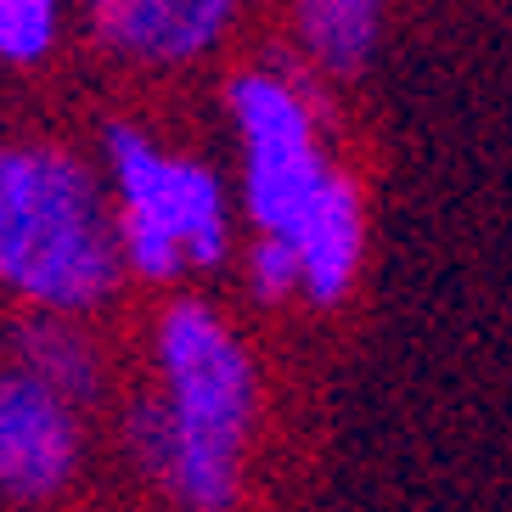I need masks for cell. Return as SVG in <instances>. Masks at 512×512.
<instances>
[{
	"label": "cell",
	"mask_w": 512,
	"mask_h": 512,
	"mask_svg": "<svg viewBox=\"0 0 512 512\" xmlns=\"http://www.w3.org/2000/svg\"><path fill=\"white\" fill-rule=\"evenodd\" d=\"M79 467L74 400L34 372H0V496L46 501Z\"/></svg>",
	"instance_id": "cell-5"
},
{
	"label": "cell",
	"mask_w": 512,
	"mask_h": 512,
	"mask_svg": "<svg viewBox=\"0 0 512 512\" xmlns=\"http://www.w3.org/2000/svg\"><path fill=\"white\" fill-rule=\"evenodd\" d=\"M304 265V293L316 304L344 299L355 271H361V197L344 175H327V186L316 192V203L304 209L299 231H293Z\"/></svg>",
	"instance_id": "cell-7"
},
{
	"label": "cell",
	"mask_w": 512,
	"mask_h": 512,
	"mask_svg": "<svg viewBox=\"0 0 512 512\" xmlns=\"http://www.w3.org/2000/svg\"><path fill=\"white\" fill-rule=\"evenodd\" d=\"M164 400L136 411L130 439L152 479L186 507H231L254 422V366L220 316L175 304L158 321Z\"/></svg>",
	"instance_id": "cell-1"
},
{
	"label": "cell",
	"mask_w": 512,
	"mask_h": 512,
	"mask_svg": "<svg viewBox=\"0 0 512 512\" xmlns=\"http://www.w3.org/2000/svg\"><path fill=\"white\" fill-rule=\"evenodd\" d=\"M119 265V231L68 152H0V282L74 316L113 293Z\"/></svg>",
	"instance_id": "cell-2"
},
{
	"label": "cell",
	"mask_w": 512,
	"mask_h": 512,
	"mask_svg": "<svg viewBox=\"0 0 512 512\" xmlns=\"http://www.w3.org/2000/svg\"><path fill=\"white\" fill-rule=\"evenodd\" d=\"M57 40V0H0V62H40Z\"/></svg>",
	"instance_id": "cell-10"
},
{
	"label": "cell",
	"mask_w": 512,
	"mask_h": 512,
	"mask_svg": "<svg viewBox=\"0 0 512 512\" xmlns=\"http://www.w3.org/2000/svg\"><path fill=\"white\" fill-rule=\"evenodd\" d=\"M248 276H254V293H265V299H287V293H299V287H304V265H299L293 237L265 231V237L254 242V265H248Z\"/></svg>",
	"instance_id": "cell-11"
},
{
	"label": "cell",
	"mask_w": 512,
	"mask_h": 512,
	"mask_svg": "<svg viewBox=\"0 0 512 512\" xmlns=\"http://www.w3.org/2000/svg\"><path fill=\"white\" fill-rule=\"evenodd\" d=\"M231 113L242 130V197L259 231L293 237L304 209L327 186V158L316 147L304 96L276 74H242L231 85Z\"/></svg>",
	"instance_id": "cell-4"
},
{
	"label": "cell",
	"mask_w": 512,
	"mask_h": 512,
	"mask_svg": "<svg viewBox=\"0 0 512 512\" xmlns=\"http://www.w3.org/2000/svg\"><path fill=\"white\" fill-rule=\"evenodd\" d=\"M23 344V372H34L40 383L62 394V400H91L96 383H102V366H96V349L79 338L68 321H34V327L17 332Z\"/></svg>",
	"instance_id": "cell-9"
},
{
	"label": "cell",
	"mask_w": 512,
	"mask_h": 512,
	"mask_svg": "<svg viewBox=\"0 0 512 512\" xmlns=\"http://www.w3.org/2000/svg\"><path fill=\"white\" fill-rule=\"evenodd\" d=\"M304 51L332 74H361L383 29V0H293Z\"/></svg>",
	"instance_id": "cell-8"
},
{
	"label": "cell",
	"mask_w": 512,
	"mask_h": 512,
	"mask_svg": "<svg viewBox=\"0 0 512 512\" xmlns=\"http://www.w3.org/2000/svg\"><path fill=\"white\" fill-rule=\"evenodd\" d=\"M237 0H91V29L130 62H197L226 40Z\"/></svg>",
	"instance_id": "cell-6"
},
{
	"label": "cell",
	"mask_w": 512,
	"mask_h": 512,
	"mask_svg": "<svg viewBox=\"0 0 512 512\" xmlns=\"http://www.w3.org/2000/svg\"><path fill=\"white\" fill-rule=\"evenodd\" d=\"M113 181H119V254L147 282H169L181 265L226 259V192L203 164L158 152L141 130L107 136Z\"/></svg>",
	"instance_id": "cell-3"
}]
</instances>
